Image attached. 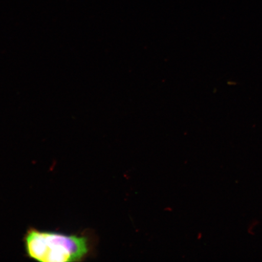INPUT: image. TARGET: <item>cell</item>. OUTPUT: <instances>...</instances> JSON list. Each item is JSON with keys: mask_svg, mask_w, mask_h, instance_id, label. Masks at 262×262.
Returning a JSON list of instances; mask_svg holds the SVG:
<instances>
[{"mask_svg": "<svg viewBox=\"0 0 262 262\" xmlns=\"http://www.w3.org/2000/svg\"><path fill=\"white\" fill-rule=\"evenodd\" d=\"M26 254L41 262L82 261L96 253L97 237L93 232L66 234L30 228L24 237Z\"/></svg>", "mask_w": 262, "mask_h": 262, "instance_id": "cell-1", "label": "cell"}]
</instances>
